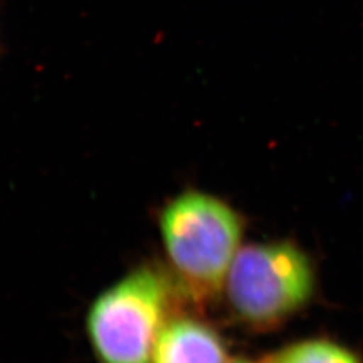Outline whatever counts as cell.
Instances as JSON below:
<instances>
[{"instance_id": "1", "label": "cell", "mask_w": 363, "mask_h": 363, "mask_svg": "<svg viewBox=\"0 0 363 363\" xmlns=\"http://www.w3.org/2000/svg\"><path fill=\"white\" fill-rule=\"evenodd\" d=\"M159 228L174 274L195 298L225 284L242 234L240 216L214 195L186 190L169 201Z\"/></svg>"}, {"instance_id": "2", "label": "cell", "mask_w": 363, "mask_h": 363, "mask_svg": "<svg viewBox=\"0 0 363 363\" xmlns=\"http://www.w3.org/2000/svg\"><path fill=\"white\" fill-rule=\"evenodd\" d=\"M174 281L151 264L139 265L93 300L86 333L100 363H151L171 318Z\"/></svg>"}, {"instance_id": "3", "label": "cell", "mask_w": 363, "mask_h": 363, "mask_svg": "<svg viewBox=\"0 0 363 363\" xmlns=\"http://www.w3.org/2000/svg\"><path fill=\"white\" fill-rule=\"evenodd\" d=\"M225 286L234 311L268 327L304 307L315 286L308 257L292 244H253L237 252Z\"/></svg>"}, {"instance_id": "4", "label": "cell", "mask_w": 363, "mask_h": 363, "mask_svg": "<svg viewBox=\"0 0 363 363\" xmlns=\"http://www.w3.org/2000/svg\"><path fill=\"white\" fill-rule=\"evenodd\" d=\"M225 346L210 325L171 316L156 342L151 363H226Z\"/></svg>"}, {"instance_id": "5", "label": "cell", "mask_w": 363, "mask_h": 363, "mask_svg": "<svg viewBox=\"0 0 363 363\" xmlns=\"http://www.w3.org/2000/svg\"><path fill=\"white\" fill-rule=\"evenodd\" d=\"M264 363H361L358 357L330 340H304L271 354Z\"/></svg>"}, {"instance_id": "6", "label": "cell", "mask_w": 363, "mask_h": 363, "mask_svg": "<svg viewBox=\"0 0 363 363\" xmlns=\"http://www.w3.org/2000/svg\"><path fill=\"white\" fill-rule=\"evenodd\" d=\"M226 363H252V362H247V361H244V359H235V361H230V362H226Z\"/></svg>"}]
</instances>
